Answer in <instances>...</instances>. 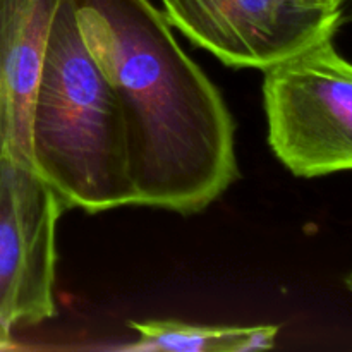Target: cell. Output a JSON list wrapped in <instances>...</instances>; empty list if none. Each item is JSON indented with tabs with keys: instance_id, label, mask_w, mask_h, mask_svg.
Masks as SVG:
<instances>
[{
	"instance_id": "cell-4",
	"label": "cell",
	"mask_w": 352,
	"mask_h": 352,
	"mask_svg": "<svg viewBox=\"0 0 352 352\" xmlns=\"http://www.w3.org/2000/svg\"><path fill=\"white\" fill-rule=\"evenodd\" d=\"M65 203L34 168L0 158V349L55 315V232Z\"/></svg>"
},
{
	"instance_id": "cell-7",
	"label": "cell",
	"mask_w": 352,
	"mask_h": 352,
	"mask_svg": "<svg viewBox=\"0 0 352 352\" xmlns=\"http://www.w3.org/2000/svg\"><path fill=\"white\" fill-rule=\"evenodd\" d=\"M138 340L124 351L134 352H251L275 346L278 325L220 327L196 325L181 320H144L131 322Z\"/></svg>"
},
{
	"instance_id": "cell-8",
	"label": "cell",
	"mask_w": 352,
	"mask_h": 352,
	"mask_svg": "<svg viewBox=\"0 0 352 352\" xmlns=\"http://www.w3.org/2000/svg\"><path fill=\"white\" fill-rule=\"evenodd\" d=\"M322 2L329 3V6H333V7H339V9H342V3L346 2V0H322Z\"/></svg>"
},
{
	"instance_id": "cell-1",
	"label": "cell",
	"mask_w": 352,
	"mask_h": 352,
	"mask_svg": "<svg viewBox=\"0 0 352 352\" xmlns=\"http://www.w3.org/2000/svg\"><path fill=\"white\" fill-rule=\"evenodd\" d=\"M126 127L138 205L192 215L239 177L226 100L150 0H72Z\"/></svg>"
},
{
	"instance_id": "cell-5",
	"label": "cell",
	"mask_w": 352,
	"mask_h": 352,
	"mask_svg": "<svg viewBox=\"0 0 352 352\" xmlns=\"http://www.w3.org/2000/svg\"><path fill=\"white\" fill-rule=\"evenodd\" d=\"M164 14L203 50L236 69H267L333 36L342 9L322 0H162Z\"/></svg>"
},
{
	"instance_id": "cell-3",
	"label": "cell",
	"mask_w": 352,
	"mask_h": 352,
	"mask_svg": "<svg viewBox=\"0 0 352 352\" xmlns=\"http://www.w3.org/2000/svg\"><path fill=\"white\" fill-rule=\"evenodd\" d=\"M268 144L296 177L352 170V64L323 38L265 71Z\"/></svg>"
},
{
	"instance_id": "cell-2",
	"label": "cell",
	"mask_w": 352,
	"mask_h": 352,
	"mask_svg": "<svg viewBox=\"0 0 352 352\" xmlns=\"http://www.w3.org/2000/svg\"><path fill=\"white\" fill-rule=\"evenodd\" d=\"M33 168L67 208L138 205L126 127L112 86L86 47L72 0H60L31 113Z\"/></svg>"
},
{
	"instance_id": "cell-6",
	"label": "cell",
	"mask_w": 352,
	"mask_h": 352,
	"mask_svg": "<svg viewBox=\"0 0 352 352\" xmlns=\"http://www.w3.org/2000/svg\"><path fill=\"white\" fill-rule=\"evenodd\" d=\"M58 2L0 0V158L31 168V113Z\"/></svg>"
},
{
	"instance_id": "cell-9",
	"label": "cell",
	"mask_w": 352,
	"mask_h": 352,
	"mask_svg": "<svg viewBox=\"0 0 352 352\" xmlns=\"http://www.w3.org/2000/svg\"><path fill=\"white\" fill-rule=\"evenodd\" d=\"M346 287L349 289V291L352 292V274H349V275H347V277H346Z\"/></svg>"
}]
</instances>
